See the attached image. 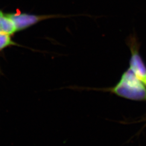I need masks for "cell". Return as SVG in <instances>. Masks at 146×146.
I'll list each match as a JSON object with an SVG mask.
<instances>
[{
	"mask_svg": "<svg viewBox=\"0 0 146 146\" xmlns=\"http://www.w3.org/2000/svg\"><path fill=\"white\" fill-rule=\"evenodd\" d=\"M146 86L129 68L123 73L120 81L108 89L117 96L135 101H146Z\"/></svg>",
	"mask_w": 146,
	"mask_h": 146,
	"instance_id": "1",
	"label": "cell"
},
{
	"mask_svg": "<svg viewBox=\"0 0 146 146\" xmlns=\"http://www.w3.org/2000/svg\"><path fill=\"white\" fill-rule=\"evenodd\" d=\"M7 14L14 22L17 31H23L40 21L53 17L52 16L36 15L20 12Z\"/></svg>",
	"mask_w": 146,
	"mask_h": 146,
	"instance_id": "2",
	"label": "cell"
},
{
	"mask_svg": "<svg viewBox=\"0 0 146 146\" xmlns=\"http://www.w3.org/2000/svg\"><path fill=\"white\" fill-rule=\"evenodd\" d=\"M131 43V56L129 69L135 75L137 78L146 86V66L143 62L135 43Z\"/></svg>",
	"mask_w": 146,
	"mask_h": 146,
	"instance_id": "3",
	"label": "cell"
},
{
	"mask_svg": "<svg viewBox=\"0 0 146 146\" xmlns=\"http://www.w3.org/2000/svg\"><path fill=\"white\" fill-rule=\"evenodd\" d=\"M17 31L14 22L8 15L3 13L0 15V33L13 35Z\"/></svg>",
	"mask_w": 146,
	"mask_h": 146,
	"instance_id": "4",
	"label": "cell"
},
{
	"mask_svg": "<svg viewBox=\"0 0 146 146\" xmlns=\"http://www.w3.org/2000/svg\"><path fill=\"white\" fill-rule=\"evenodd\" d=\"M11 36L9 34L0 33V52L7 47L17 45V43L13 41Z\"/></svg>",
	"mask_w": 146,
	"mask_h": 146,
	"instance_id": "5",
	"label": "cell"
},
{
	"mask_svg": "<svg viewBox=\"0 0 146 146\" xmlns=\"http://www.w3.org/2000/svg\"><path fill=\"white\" fill-rule=\"evenodd\" d=\"M3 13L2 11H0V15H2Z\"/></svg>",
	"mask_w": 146,
	"mask_h": 146,
	"instance_id": "6",
	"label": "cell"
}]
</instances>
